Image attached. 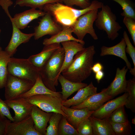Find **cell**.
<instances>
[{
  "instance_id": "obj_20",
  "label": "cell",
  "mask_w": 135,
  "mask_h": 135,
  "mask_svg": "<svg viewBox=\"0 0 135 135\" xmlns=\"http://www.w3.org/2000/svg\"><path fill=\"white\" fill-rule=\"evenodd\" d=\"M97 88L92 82L86 86L78 91L76 94L72 98L62 101V104L67 107L75 106L82 103L91 96L97 93Z\"/></svg>"
},
{
  "instance_id": "obj_25",
  "label": "cell",
  "mask_w": 135,
  "mask_h": 135,
  "mask_svg": "<svg viewBox=\"0 0 135 135\" xmlns=\"http://www.w3.org/2000/svg\"><path fill=\"white\" fill-rule=\"evenodd\" d=\"M43 94L50 95L61 98H62L61 92H54L48 88L43 83L39 76L32 88L20 97L27 98L34 95Z\"/></svg>"
},
{
  "instance_id": "obj_5",
  "label": "cell",
  "mask_w": 135,
  "mask_h": 135,
  "mask_svg": "<svg viewBox=\"0 0 135 135\" xmlns=\"http://www.w3.org/2000/svg\"><path fill=\"white\" fill-rule=\"evenodd\" d=\"M7 70L8 74L28 80L34 84L40 76V70L28 59L11 57Z\"/></svg>"
},
{
  "instance_id": "obj_2",
  "label": "cell",
  "mask_w": 135,
  "mask_h": 135,
  "mask_svg": "<svg viewBox=\"0 0 135 135\" xmlns=\"http://www.w3.org/2000/svg\"><path fill=\"white\" fill-rule=\"evenodd\" d=\"M102 3L94 0L88 7L77 9L62 3L47 4L44 6V12L49 13L56 22L62 26H71L80 16L90 10L101 8Z\"/></svg>"
},
{
  "instance_id": "obj_16",
  "label": "cell",
  "mask_w": 135,
  "mask_h": 135,
  "mask_svg": "<svg viewBox=\"0 0 135 135\" xmlns=\"http://www.w3.org/2000/svg\"><path fill=\"white\" fill-rule=\"evenodd\" d=\"M52 113L44 111L33 105L30 115L36 129L41 135H46L47 124Z\"/></svg>"
},
{
  "instance_id": "obj_36",
  "label": "cell",
  "mask_w": 135,
  "mask_h": 135,
  "mask_svg": "<svg viewBox=\"0 0 135 135\" xmlns=\"http://www.w3.org/2000/svg\"><path fill=\"white\" fill-rule=\"evenodd\" d=\"M123 22L127 28L135 45V20L125 16L123 20Z\"/></svg>"
},
{
  "instance_id": "obj_28",
  "label": "cell",
  "mask_w": 135,
  "mask_h": 135,
  "mask_svg": "<svg viewBox=\"0 0 135 135\" xmlns=\"http://www.w3.org/2000/svg\"><path fill=\"white\" fill-rule=\"evenodd\" d=\"M56 2L62 3V0H16V5L29 7L35 9L38 8L42 10L46 4Z\"/></svg>"
},
{
  "instance_id": "obj_24",
  "label": "cell",
  "mask_w": 135,
  "mask_h": 135,
  "mask_svg": "<svg viewBox=\"0 0 135 135\" xmlns=\"http://www.w3.org/2000/svg\"><path fill=\"white\" fill-rule=\"evenodd\" d=\"M88 118L93 135H114L108 118L100 119L91 116Z\"/></svg>"
},
{
  "instance_id": "obj_44",
  "label": "cell",
  "mask_w": 135,
  "mask_h": 135,
  "mask_svg": "<svg viewBox=\"0 0 135 135\" xmlns=\"http://www.w3.org/2000/svg\"><path fill=\"white\" fill-rule=\"evenodd\" d=\"M1 32V30L0 29V33Z\"/></svg>"
},
{
  "instance_id": "obj_37",
  "label": "cell",
  "mask_w": 135,
  "mask_h": 135,
  "mask_svg": "<svg viewBox=\"0 0 135 135\" xmlns=\"http://www.w3.org/2000/svg\"><path fill=\"white\" fill-rule=\"evenodd\" d=\"M62 2L66 5L71 7L76 5L82 9L88 7L91 4L89 0H62Z\"/></svg>"
},
{
  "instance_id": "obj_8",
  "label": "cell",
  "mask_w": 135,
  "mask_h": 135,
  "mask_svg": "<svg viewBox=\"0 0 135 135\" xmlns=\"http://www.w3.org/2000/svg\"><path fill=\"white\" fill-rule=\"evenodd\" d=\"M34 84L31 81L8 74L5 88V100L15 99L29 90Z\"/></svg>"
},
{
  "instance_id": "obj_18",
  "label": "cell",
  "mask_w": 135,
  "mask_h": 135,
  "mask_svg": "<svg viewBox=\"0 0 135 135\" xmlns=\"http://www.w3.org/2000/svg\"><path fill=\"white\" fill-rule=\"evenodd\" d=\"M46 12L40 10L31 8L22 12L16 14L12 19L14 24L19 29L26 28L32 20L44 16Z\"/></svg>"
},
{
  "instance_id": "obj_6",
  "label": "cell",
  "mask_w": 135,
  "mask_h": 135,
  "mask_svg": "<svg viewBox=\"0 0 135 135\" xmlns=\"http://www.w3.org/2000/svg\"><path fill=\"white\" fill-rule=\"evenodd\" d=\"M98 9L89 11L79 17L71 26L73 32L79 40L83 41L86 35L89 34L95 40L98 39L93 26L97 17Z\"/></svg>"
},
{
  "instance_id": "obj_34",
  "label": "cell",
  "mask_w": 135,
  "mask_h": 135,
  "mask_svg": "<svg viewBox=\"0 0 135 135\" xmlns=\"http://www.w3.org/2000/svg\"><path fill=\"white\" fill-rule=\"evenodd\" d=\"M123 38L126 44V52L129 54L134 64V67L130 70L131 74L135 76V48L132 44L126 32L124 30L123 33Z\"/></svg>"
},
{
  "instance_id": "obj_42",
  "label": "cell",
  "mask_w": 135,
  "mask_h": 135,
  "mask_svg": "<svg viewBox=\"0 0 135 135\" xmlns=\"http://www.w3.org/2000/svg\"><path fill=\"white\" fill-rule=\"evenodd\" d=\"M132 123L134 124H135V117L132 119Z\"/></svg>"
},
{
  "instance_id": "obj_9",
  "label": "cell",
  "mask_w": 135,
  "mask_h": 135,
  "mask_svg": "<svg viewBox=\"0 0 135 135\" xmlns=\"http://www.w3.org/2000/svg\"><path fill=\"white\" fill-rule=\"evenodd\" d=\"M5 135H41L36 129L32 118L29 115L18 122H12L8 119Z\"/></svg>"
},
{
  "instance_id": "obj_17",
  "label": "cell",
  "mask_w": 135,
  "mask_h": 135,
  "mask_svg": "<svg viewBox=\"0 0 135 135\" xmlns=\"http://www.w3.org/2000/svg\"><path fill=\"white\" fill-rule=\"evenodd\" d=\"M61 47L60 43L44 46L40 52L31 56L28 59L34 66L40 70L54 52Z\"/></svg>"
},
{
  "instance_id": "obj_32",
  "label": "cell",
  "mask_w": 135,
  "mask_h": 135,
  "mask_svg": "<svg viewBox=\"0 0 135 135\" xmlns=\"http://www.w3.org/2000/svg\"><path fill=\"white\" fill-rule=\"evenodd\" d=\"M62 116L60 114L52 112L48 122L49 125L46 128V135H58V125Z\"/></svg>"
},
{
  "instance_id": "obj_12",
  "label": "cell",
  "mask_w": 135,
  "mask_h": 135,
  "mask_svg": "<svg viewBox=\"0 0 135 135\" xmlns=\"http://www.w3.org/2000/svg\"><path fill=\"white\" fill-rule=\"evenodd\" d=\"M128 69L126 66L122 69L117 68L115 77L108 87L105 88L106 93L113 98L125 92L127 81L126 75Z\"/></svg>"
},
{
  "instance_id": "obj_33",
  "label": "cell",
  "mask_w": 135,
  "mask_h": 135,
  "mask_svg": "<svg viewBox=\"0 0 135 135\" xmlns=\"http://www.w3.org/2000/svg\"><path fill=\"white\" fill-rule=\"evenodd\" d=\"M110 122L114 135L132 134V128L130 122L125 123H116Z\"/></svg>"
},
{
  "instance_id": "obj_40",
  "label": "cell",
  "mask_w": 135,
  "mask_h": 135,
  "mask_svg": "<svg viewBox=\"0 0 135 135\" xmlns=\"http://www.w3.org/2000/svg\"><path fill=\"white\" fill-rule=\"evenodd\" d=\"M103 69V66L102 64L99 62H97L93 64L91 70L92 72L95 73L98 71L102 70Z\"/></svg>"
},
{
  "instance_id": "obj_19",
  "label": "cell",
  "mask_w": 135,
  "mask_h": 135,
  "mask_svg": "<svg viewBox=\"0 0 135 135\" xmlns=\"http://www.w3.org/2000/svg\"><path fill=\"white\" fill-rule=\"evenodd\" d=\"M61 43L64 51V55L63 64L59 75L62 71L70 65L76 54L85 48L83 44L74 40L66 41Z\"/></svg>"
},
{
  "instance_id": "obj_1",
  "label": "cell",
  "mask_w": 135,
  "mask_h": 135,
  "mask_svg": "<svg viewBox=\"0 0 135 135\" xmlns=\"http://www.w3.org/2000/svg\"><path fill=\"white\" fill-rule=\"evenodd\" d=\"M96 53L94 46L84 48L74 56L70 65L62 71L61 74L68 80L81 82L91 75L93 64V58Z\"/></svg>"
},
{
  "instance_id": "obj_30",
  "label": "cell",
  "mask_w": 135,
  "mask_h": 135,
  "mask_svg": "<svg viewBox=\"0 0 135 135\" xmlns=\"http://www.w3.org/2000/svg\"><path fill=\"white\" fill-rule=\"evenodd\" d=\"M58 133V135H79L77 130L63 116L59 124Z\"/></svg>"
},
{
  "instance_id": "obj_43",
  "label": "cell",
  "mask_w": 135,
  "mask_h": 135,
  "mask_svg": "<svg viewBox=\"0 0 135 135\" xmlns=\"http://www.w3.org/2000/svg\"><path fill=\"white\" fill-rule=\"evenodd\" d=\"M2 50V48L0 46V51Z\"/></svg>"
},
{
  "instance_id": "obj_15",
  "label": "cell",
  "mask_w": 135,
  "mask_h": 135,
  "mask_svg": "<svg viewBox=\"0 0 135 135\" xmlns=\"http://www.w3.org/2000/svg\"><path fill=\"white\" fill-rule=\"evenodd\" d=\"M62 109L66 115L68 121L77 130L80 123L91 116L94 112L86 108L74 109L63 105Z\"/></svg>"
},
{
  "instance_id": "obj_35",
  "label": "cell",
  "mask_w": 135,
  "mask_h": 135,
  "mask_svg": "<svg viewBox=\"0 0 135 135\" xmlns=\"http://www.w3.org/2000/svg\"><path fill=\"white\" fill-rule=\"evenodd\" d=\"M77 130L79 135H93L91 123L89 118L80 123Z\"/></svg>"
},
{
  "instance_id": "obj_29",
  "label": "cell",
  "mask_w": 135,
  "mask_h": 135,
  "mask_svg": "<svg viewBox=\"0 0 135 135\" xmlns=\"http://www.w3.org/2000/svg\"><path fill=\"white\" fill-rule=\"evenodd\" d=\"M124 107V105L121 106L113 111L108 118L109 121L119 123H125L129 122Z\"/></svg>"
},
{
  "instance_id": "obj_23",
  "label": "cell",
  "mask_w": 135,
  "mask_h": 135,
  "mask_svg": "<svg viewBox=\"0 0 135 135\" xmlns=\"http://www.w3.org/2000/svg\"><path fill=\"white\" fill-rule=\"evenodd\" d=\"M58 81L62 87V91L61 93L63 100H66L73 93L88 85L86 83L82 82L70 81L65 78L61 74L58 77Z\"/></svg>"
},
{
  "instance_id": "obj_3",
  "label": "cell",
  "mask_w": 135,
  "mask_h": 135,
  "mask_svg": "<svg viewBox=\"0 0 135 135\" xmlns=\"http://www.w3.org/2000/svg\"><path fill=\"white\" fill-rule=\"evenodd\" d=\"M62 47L57 50L40 70V76L45 86L51 90L56 92L58 78L64 59Z\"/></svg>"
},
{
  "instance_id": "obj_41",
  "label": "cell",
  "mask_w": 135,
  "mask_h": 135,
  "mask_svg": "<svg viewBox=\"0 0 135 135\" xmlns=\"http://www.w3.org/2000/svg\"><path fill=\"white\" fill-rule=\"evenodd\" d=\"M104 76V73L102 70L98 71L95 73V77L98 83H99L101 80Z\"/></svg>"
},
{
  "instance_id": "obj_7",
  "label": "cell",
  "mask_w": 135,
  "mask_h": 135,
  "mask_svg": "<svg viewBox=\"0 0 135 135\" xmlns=\"http://www.w3.org/2000/svg\"><path fill=\"white\" fill-rule=\"evenodd\" d=\"M26 98L30 103L44 111L60 114L66 117L62 109L61 98L46 94L36 95Z\"/></svg>"
},
{
  "instance_id": "obj_38",
  "label": "cell",
  "mask_w": 135,
  "mask_h": 135,
  "mask_svg": "<svg viewBox=\"0 0 135 135\" xmlns=\"http://www.w3.org/2000/svg\"><path fill=\"white\" fill-rule=\"evenodd\" d=\"M10 108L0 97V115L5 116L12 122L14 120L10 112Z\"/></svg>"
},
{
  "instance_id": "obj_10",
  "label": "cell",
  "mask_w": 135,
  "mask_h": 135,
  "mask_svg": "<svg viewBox=\"0 0 135 135\" xmlns=\"http://www.w3.org/2000/svg\"><path fill=\"white\" fill-rule=\"evenodd\" d=\"M34 28V38L38 40L47 35L54 36L63 29L61 25L58 23L48 13L46 12Z\"/></svg>"
},
{
  "instance_id": "obj_22",
  "label": "cell",
  "mask_w": 135,
  "mask_h": 135,
  "mask_svg": "<svg viewBox=\"0 0 135 135\" xmlns=\"http://www.w3.org/2000/svg\"><path fill=\"white\" fill-rule=\"evenodd\" d=\"M62 30L58 33L52 36L49 38H46L43 40L42 44L44 46L54 43H60L66 41L74 40L84 45V41H81L74 37L72 35V29L71 26H62Z\"/></svg>"
},
{
  "instance_id": "obj_14",
  "label": "cell",
  "mask_w": 135,
  "mask_h": 135,
  "mask_svg": "<svg viewBox=\"0 0 135 135\" xmlns=\"http://www.w3.org/2000/svg\"><path fill=\"white\" fill-rule=\"evenodd\" d=\"M113 98L106 93L105 88L100 92L93 94L79 104L71 106L74 109H80L86 108L90 110L94 111L101 107L106 102Z\"/></svg>"
},
{
  "instance_id": "obj_39",
  "label": "cell",
  "mask_w": 135,
  "mask_h": 135,
  "mask_svg": "<svg viewBox=\"0 0 135 135\" xmlns=\"http://www.w3.org/2000/svg\"><path fill=\"white\" fill-rule=\"evenodd\" d=\"M8 119L0 115V135H5V130Z\"/></svg>"
},
{
  "instance_id": "obj_13",
  "label": "cell",
  "mask_w": 135,
  "mask_h": 135,
  "mask_svg": "<svg viewBox=\"0 0 135 135\" xmlns=\"http://www.w3.org/2000/svg\"><path fill=\"white\" fill-rule=\"evenodd\" d=\"M128 94L125 92L122 95L104 103L99 108L94 111L91 116L97 118H108L110 115L118 107L125 105Z\"/></svg>"
},
{
  "instance_id": "obj_21",
  "label": "cell",
  "mask_w": 135,
  "mask_h": 135,
  "mask_svg": "<svg viewBox=\"0 0 135 135\" xmlns=\"http://www.w3.org/2000/svg\"><path fill=\"white\" fill-rule=\"evenodd\" d=\"M126 47L125 42L124 38H122L119 43L114 46L110 47L105 46H102L101 48L100 56H103L112 55L118 57L124 61L126 67L130 70L132 68L131 65L126 55Z\"/></svg>"
},
{
  "instance_id": "obj_27",
  "label": "cell",
  "mask_w": 135,
  "mask_h": 135,
  "mask_svg": "<svg viewBox=\"0 0 135 135\" xmlns=\"http://www.w3.org/2000/svg\"><path fill=\"white\" fill-rule=\"evenodd\" d=\"M125 92L128 96L126 102L124 106L130 109L132 112H135V77L127 80Z\"/></svg>"
},
{
  "instance_id": "obj_26",
  "label": "cell",
  "mask_w": 135,
  "mask_h": 135,
  "mask_svg": "<svg viewBox=\"0 0 135 135\" xmlns=\"http://www.w3.org/2000/svg\"><path fill=\"white\" fill-rule=\"evenodd\" d=\"M11 57L5 50L0 51V89L4 87L8 75L7 67Z\"/></svg>"
},
{
  "instance_id": "obj_11",
  "label": "cell",
  "mask_w": 135,
  "mask_h": 135,
  "mask_svg": "<svg viewBox=\"0 0 135 135\" xmlns=\"http://www.w3.org/2000/svg\"><path fill=\"white\" fill-rule=\"evenodd\" d=\"M4 101L14 111V121H20L30 115L33 105L30 103L26 98L20 97Z\"/></svg>"
},
{
  "instance_id": "obj_4",
  "label": "cell",
  "mask_w": 135,
  "mask_h": 135,
  "mask_svg": "<svg viewBox=\"0 0 135 135\" xmlns=\"http://www.w3.org/2000/svg\"><path fill=\"white\" fill-rule=\"evenodd\" d=\"M101 8L95 21L96 26L98 29L105 31L109 39L114 40L118 36V32L122 27L116 21V15L108 6L102 3Z\"/></svg>"
},
{
  "instance_id": "obj_31",
  "label": "cell",
  "mask_w": 135,
  "mask_h": 135,
  "mask_svg": "<svg viewBox=\"0 0 135 135\" xmlns=\"http://www.w3.org/2000/svg\"><path fill=\"white\" fill-rule=\"evenodd\" d=\"M118 3L122 7L123 12L121 15L135 20L134 5L130 0H112Z\"/></svg>"
}]
</instances>
